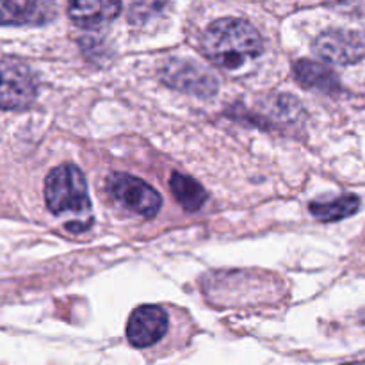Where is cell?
I'll return each instance as SVG.
<instances>
[{"label":"cell","mask_w":365,"mask_h":365,"mask_svg":"<svg viewBox=\"0 0 365 365\" xmlns=\"http://www.w3.org/2000/svg\"><path fill=\"white\" fill-rule=\"evenodd\" d=\"M170 187L175 198H177V202L187 212H196V210H200L205 205L207 191L192 177H187V175H182L178 171H175L170 178Z\"/></svg>","instance_id":"cell-12"},{"label":"cell","mask_w":365,"mask_h":365,"mask_svg":"<svg viewBox=\"0 0 365 365\" xmlns=\"http://www.w3.org/2000/svg\"><path fill=\"white\" fill-rule=\"evenodd\" d=\"M46 207L56 216L75 217L68 225L70 232H82L91 221V200L88 192V182L75 164H61L53 168L45 180Z\"/></svg>","instance_id":"cell-2"},{"label":"cell","mask_w":365,"mask_h":365,"mask_svg":"<svg viewBox=\"0 0 365 365\" xmlns=\"http://www.w3.org/2000/svg\"><path fill=\"white\" fill-rule=\"evenodd\" d=\"M203 50L214 64L227 70H237L262 53L260 32L241 18H221L203 34Z\"/></svg>","instance_id":"cell-1"},{"label":"cell","mask_w":365,"mask_h":365,"mask_svg":"<svg viewBox=\"0 0 365 365\" xmlns=\"http://www.w3.org/2000/svg\"><path fill=\"white\" fill-rule=\"evenodd\" d=\"M36 95L38 78L24 61H0V109L24 110L32 106Z\"/></svg>","instance_id":"cell-3"},{"label":"cell","mask_w":365,"mask_h":365,"mask_svg":"<svg viewBox=\"0 0 365 365\" xmlns=\"http://www.w3.org/2000/svg\"><path fill=\"white\" fill-rule=\"evenodd\" d=\"M344 365H365V364H344Z\"/></svg>","instance_id":"cell-13"},{"label":"cell","mask_w":365,"mask_h":365,"mask_svg":"<svg viewBox=\"0 0 365 365\" xmlns=\"http://www.w3.org/2000/svg\"><path fill=\"white\" fill-rule=\"evenodd\" d=\"M294 77L303 88L316 89V91L328 93V95L341 91V81H339L337 73L317 61L299 59L298 63H294Z\"/></svg>","instance_id":"cell-9"},{"label":"cell","mask_w":365,"mask_h":365,"mask_svg":"<svg viewBox=\"0 0 365 365\" xmlns=\"http://www.w3.org/2000/svg\"><path fill=\"white\" fill-rule=\"evenodd\" d=\"M360 200L355 195H341L334 198H321L310 203V212L319 221H339L353 216L359 210Z\"/></svg>","instance_id":"cell-11"},{"label":"cell","mask_w":365,"mask_h":365,"mask_svg":"<svg viewBox=\"0 0 365 365\" xmlns=\"http://www.w3.org/2000/svg\"><path fill=\"white\" fill-rule=\"evenodd\" d=\"M121 4L109 2V0H98V2H73L68 7L70 18L81 27H98V25L109 24L120 14Z\"/></svg>","instance_id":"cell-10"},{"label":"cell","mask_w":365,"mask_h":365,"mask_svg":"<svg viewBox=\"0 0 365 365\" xmlns=\"http://www.w3.org/2000/svg\"><path fill=\"white\" fill-rule=\"evenodd\" d=\"M56 16L48 2H0L2 25H43Z\"/></svg>","instance_id":"cell-8"},{"label":"cell","mask_w":365,"mask_h":365,"mask_svg":"<svg viewBox=\"0 0 365 365\" xmlns=\"http://www.w3.org/2000/svg\"><path fill=\"white\" fill-rule=\"evenodd\" d=\"M107 189L118 203L139 216L153 217L163 207V198L152 185L128 173H110Z\"/></svg>","instance_id":"cell-4"},{"label":"cell","mask_w":365,"mask_h":365,"mask_svg":"<svg viewBox=\"0 0 365 365\" xmlns=\"http://www.w3.org/2000/svg\"><path fill=\"white\" fill-rule=\"evenodd\" d=\"M160 78L170 88L196 96H212L217 91V78L192 61L171 59L160 70Z\"/></svg>","instance_id":"cell-5"},{"label":"cell","mask_w":365,"mask_h":365,"mask_svg":"<svg viewBox=\"0 0 365 365\" xmlns=\"http://www.w3.org/2000/svg\"><path fill=\"white\" fill-rule=\"evenodd\" d=\"M314 52L334 64H355L365 57V39L359 32L330 29L314 41Z\"/></svg>","instance_id":"cell-6"},{"label":"cell","mask_w":365,"mask_h":365,"mask_svg":"<svg viewBox=\"0 0 365 365\" xmlns=\"http://www.w3.org/2000/svg\"><path fill=\"white\" fill-rule=\"evenodd\" d=\"M168 314L160 307L143 305L130 314L127 339L134 348H150L166 335Z\"/></svg>","instance_id":"cell-7"}]
</instances>
